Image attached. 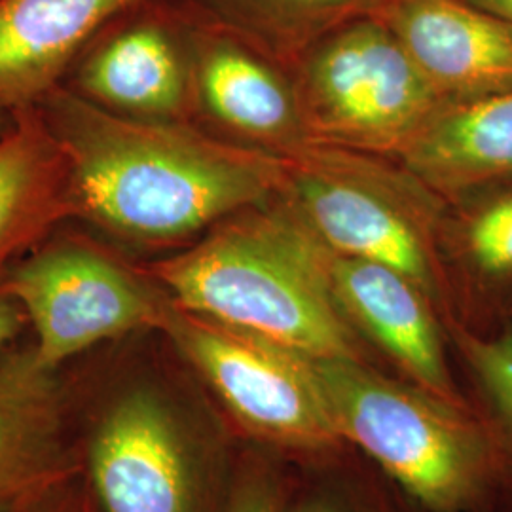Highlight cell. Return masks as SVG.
<instances>
[{
    "label": "cell",
    "mask_w": 512,
    "mask_h": 512,
    "mask_svg": "<svg viewBox=\"0 0 512 512\" xmlns=\"http://www.w3.org/2000/svg\"><path fill=\"white\" fill-rule=\"evenodd\" d=\"M202 437L165 385L124 387L90 446L93 484L107 512H205Z\"/></svg>",
    "instance_id": "cell-8"
},
{
    "label": "cell",
    "mask_w": 512,
    "mask_h": 512,
    "mask_svg": "<svg viewBox=\"0 0 512 512\" xmlns=\"http://www.w3.org/2000/svg\"><path fill=\"white\" fill-rule=\"evenodd\" d=\"M330 291L385 370L448 403L473 406L454 368L444 317L406 275L325 249Z\"/></svg>",
    "instance_id": "cell-11"
},
{
    "label": "cell",
    "mask_w": 512,
    "mask_h": 512,
    "mask_svg": "<svg viewBox=\"0 0 512 512\" xmlns=\"http://www.w3.org/2000/svg\"><path fill=\"white\" fill-rule=\"evenodd\" d=\"M33 109L67 162L71 222L137 262L179 253L279 192L281 158L192 122L114 116L61 86Z\"/></svg>",
    "instance_id": "cell-1"
},
{
    "label": "cell",
    "mask_w": 512,
    "mask_h": 512,
    "mask_svg": "<svg viewBox=\"0 0 512 512\" xmlns=\"http://www.w3.org/2000/svg\"><path fill=\"white\" fill-rule=\"evenodd\" d=\"M188 8L190 122L226 143L275 158L311 143L291 69L236 29Z\"/></svg>",
    "instance_id": "cell-10"
},
{
    "label": "cell",
    "mask_w": 512,
    "mask_h": 512,
    "mask_svg": "<svg viewBox=\"0 0 512 512\" xmlns=\"http://www.w3.org/2000/svg\"><path fill=\"white\" fill-rule=\"evenodd\" d=\"M236 29L289 69L315 40L351 19L376 14L385 0H183Z\"/></svg>",
    "instance_id": "cell-18"
},
{
    "label": "cell",
    "mask_w": 512,
    "mask_h": 512,
    "mask_svg": "<svg viewBox=\"0 0 512 512\" xmlns=\"http://www.w3.org/2000/svg\"><path fill=\"white\" fill-rule=\"evenodd\" d=\"M439 258L444 321L476 332L512 323V181L446 200Z\"/></svg>",
    "instance_id": "cell-14"
},
{
    "label": "cell",
    "mask_w": 512,
    "mask_h": 512,
    "mask_svg": "<svg viewBox=\"0 0 512 512\" xmlns=\"http://www.w3.org/2000/svg\"><path fill=\"white\" fill-rule=\"evenodd\" d=\"M158 332L211 391L245 440L293 461L349 450L304 355L181 310L169 296Z\"/></svg>",
    "instance_id": "cell-7"
},
{
    "label": "cell",
    "mask_w": 512,
    "mask_h": 512,
    "mask_svg": "<svg viewBox=\"0 0 512 512\" xmlns=\"http://www.w3.org/2000/svg\"><path fill=\"white\" fill-rule=\"evenodd\" d=\"M351 448L330 458L294 461L281 512H404L351 463Z\"/></svg>",
    "instance_id": "cell-20"
},
{
    "label": "cell",
    "mask_w": 512,
    "mask_h": 512,
    "mask_svg": "<svg viewBox=\"0 0 512 512\" xmlns=\"http://www.w3.org/2000/svg\"><path fill=\"white\" fill-rule=\"evenodd\" d=\"M277 198L336 255L389 266L448 317L440 270L446 200L399 160L308 143L281 158Z\"/></svg>",
    "instance_id": "cell-4"
},
{
    "label": "cell",
    "mask_w": 512,
    "mask_h": 512,
    "mask_svg": "<svg viewBox=\"0 0 512 512\" xmlns=\"http://www.w3.org/2000/svg\"><path fill=\"white\" fill-rule=\"evenodd\" d=\"M137 2L0 0V107H37L63 84L93 37Z\"/></svg>",
    "instance_id": "cell-15"
},
{
    "label": "cell",
    "mask_w": 512,
    "mask_h": 512,
    "mask_svg": "<svg viewBox=\"0 0 512 512\" xmlns=\"http://www.w3.org/2000/svg\"><path fill=\"white\" fill-rule=\"evenodd\" d=\"M27 317L10 294L0 291V351L12 346L25 330Z\"/></svg>",
    "instance_id": "cell-22"
},
{
    "label": "cell",
    "mask_w": 512,
    "mask_h": 512,
    "mask_svg": "<svg viewBox=\"0 0 512 512\" xmlns=\"http://www.w3.org/2000/svg\"><path fill=\"white\" fill-rule=\"evenodd\" d=\"M440 101L512 92V23L467 0H385L378 10Z\"/></svg>",
    "instance_id": "cell-12"
},
{
    "label": "cell",
    "mask_w": 512,
    "mask_h": 512,
    "mask_svg": "<svg viewBox=\"0 0 512 512\" xmlns=\"http://www.w3.org/2000/svg\"><path fill=\"white\" fill-rule=\"evenodd\" d=\"M143 266L181 310L310 359L384 368L332 296L325 247L277 196Z\"/></svg>",
    "instance_id": "cell-2"
},
{
    "label": "cell",
    "mask_w": 512,
    "mask_h": 512,
    "mask_svg": "<svg viewBox=\"0 0 512 512\" xmlns=\"http://www.w3.org/2000/svg\"><path fill=\"white\" fill-rule=\"evenodd\" d=\"M463 389L476 412L488 421L512 469V323L476 332L444 321Z\"/></svg>",
    "instance_id": "cell-19"
},
{
    "label": "cell",
    "mask_w": 512,
    "mask_h": 512,
    "mask_svg": "<svg viewBox=\"0 0 512 512\" xmlns=\"http://www.w3.org/2000/svg\"><path fill=\"white\" fill-rule=\"evenodd\" d=\"M35 332V355L59 370L74 357L160 327L167 294L145 266L65 222L0 283Z\"/></svg>",
    "instance_id": "cell-6"
},
{
    "label": "cell",
    "mask_w": 512,
    "mask_h": 512,
    "mask_svg": "<svg viewBox=\"0 0 512 512\" xmlns=\"http://www.w3.org/2000/svg\"><path fill=\"white\" fill-rule=\"evenodd\" d=\"M293 471V459L247 440L234 463L222 512L283 511Z\"/></svg>",
    "instance_id": "cell-21"
},
{
    "label": "cell",
    "mask_w": 512,
    "mask_h": 512,
    "mask_svg": "<svg viewBox=\"0 0 512 512\" xmlns=\"http://www.w3.org/2000/svg\"><path fill=\"white\" fill-rule=\"evenodd\" d=\"M12 120H14V112H10V110L2 109V107H0V133L12 124Z\"/></svg>",
    "instance_id": "cell-24"
},
{
    "label": "cell",
    "mask_w": 512,
    "mask_h": 512,
    "mask_svg": "<svg viewBox=\"0 0 512 512\" xmlns=\"http://www.w3.org/2000/svg\"><path fill=\"white\" fill-rule=\"evenodd\" d=\"M73 217L67 162L37 109L0 133V283L19 258Z\"/></svg>",
    "instance_id": "cell-16"
},
{
    "label": "cell",
    "mask_w": 512,
    "mask_h": 512,
    "mask_svg": "<svg viewBox=\"0 0 512 512\" xmlns=\"http://www.w3.org/2000/svg\"><path fill=\"white\" fill-rule=\"evenodd\" d=\"M71 469L65 389L35 348L0 351V512L18 511L54 490Z\"/></svg>",
    "instance_id": "cell-13"
},
{
    "label": "cell",
    "mask_w": 512,
    "mask_h": 512,
    "mask_svg": "<svg viewBox=\"0 0 512 512\" xmlns=\"http://www.w3.org/2000/svg\"><path fill=\"white\" fill-rule=\"evenodd\" d=\"M308 359L332 423L421 512H512V469L475 406L384 368Z\"/></svg>",
    "instance_id": "cell-3"
},
{
    "label": "cell",
    "mask_w": 512,
    "mask_h": 512,
    "mask_svg": "<svg viewBox=\"0 0 512 512\" xmlns=\"http://www.w3.org/2000/svg\"><path fill=\"white\" fill-rule=\"evenodd\" d=\"M404 512H421L416 509V507H412L408 501H404Z\"/></svg>",
    "instance_id": "cell-25"
},
{
    "label": "cell",
    "mask_w": 512,
    "mask_h": 512,
    "mask_svg": "<svg viewBox=\"0 0 512 512\" xmlns=\"http://www.w3.org/2000/svg\"><path fill=\"white\" fill-rule=\"evenodd\" d=\"M311 143L399 160L444 103L376 14L315 40L291 67Z\"/></svg>",
    "instance_id": "cell-5"
},
{
    "label": "cell",
    "mask_w": 512,
    "mask_h": 512,
    "mask_svg": "<svg viewBox=\"0 0 512 512\" xmlns=\"http://www.w3.org/2000/svg\"><path fill=\"white\" fill-rule=\"evenodd\" d=\"M61 88L114 116L190 122L192 10L183 0L137 2L93 37Z\"/></svg>",
    "instance_id": "cell-9"
},
{
    "label": "cell",
    "mask_w": 512,
    "mask_h": 512,
    "mask_svg": "<svg viewBox=\"0 0 512 512\" xmlns=\"http://www.w3.org/2000/svg\"><path fill=\"white\" fill-rule=\"evenodd\" d=\"M467 2L512 23V0H467Z\"/></svg>",
    "instance_id": "cell-23"
},
{
    "label": "cell",
    "mask_w": 512,
    "mask_h": 512,
    "mask_svg": "<svg viewBox=\"0 0 512 512\" xmlns=\"http://www.w3.org/2000/svg\"><path fill=\"white\" fill-rule=\"evenodd\" d=\"M399 162L444 200L509 183L512 92L442 107Z\"/></svg>",
    "instance_id": "cell-17"
}]
</instances>
